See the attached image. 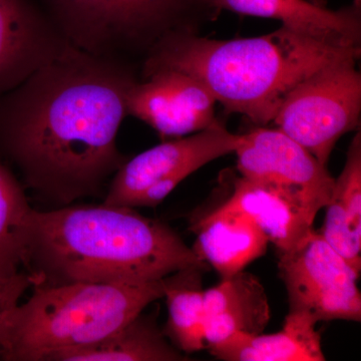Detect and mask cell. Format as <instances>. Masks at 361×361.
Wrapping results in <instances>:
<instances>
[{"mask_svg":"<svg viewBox=\"0 0 361 361\" xmlns=\"http://www.w3.org/2000/svg\"><path fill=\"white\" fill-rule=\"evenodd\" d=\"M137 80L132 65L68 45L0 94V161L59 207L99 196L128 160L116 137Z\"/></svg>","mask_w":361,"mask_h":361,"instance_id":"6da1fadb","label":"cell"},{"mask_svg":"<svg viewBox=\"0 0 361 361\" xmlns=\"http://www.w3.org/2000/svg\"><path fill=\"white\" fill-rule=\"evenodd\" d=\"M209 267L166 223L132 207L33 209L23 271L30 287L146 283L190 266Z\"/></svg>","mask_w":361,"mask_h":361,"instance_id":"7a4b0ae2","label":"cell"},{"mask_svg":"<svg viewBox=\"0 0 361 361\" xmlns=\"http://www.w3.org/2000/svg\"><path fill=\"white\" fill-rule=\"evenodd\" d=\"M360 54L361 49L322 44L284 26L262 37L229 40L182 30L168 33L149 49L141 75L142 80L157 71H182L205 85L228 113L266 127L301 80L334 61L360 59Z\"/></svg>","mask_w":361,"mask_h":361,"instance_id":"3957f363","label":"cell"},{"mask_svg":"<svg viewBox=\"0 0 361 361\" xmlns=\"http://www.w3.org/2000/svg\"><path fill=\"white\" fill-rule=\"evenodd\" d=\"M161 280L146 283L77 282L32 287L0 326V360L44 361L51 353L103 341L163 298Z\"/></svg>","mask_w":361,"mask_h":361,"instance_id":"277c9868","label":"cell"},{"mask_svg":"<svg viewBox=\"0 0 361 361\" xmlns=\"http://www.w3.org/2000/svg\"><path fill=\"white\" fill-rule=\"evenodd\" d=\"M75 49L129 63L148 54L170 32H196L202 18L219 13L213 0H39Z\"/></svg>","mask_w":361,"mask_h":361,"instance_id":"5b68a950","label":"cell"},{"mask_svg":"<svg viewBox=\"0 0 361 361\" xmlns=\"http://www.w3.org/2000/svg\"><path fill=\"white\" fill-rule=\"evenodd\" d=\"M357 61L341 59L311 73L289 92L273 120L325 166L342 135L360 127Z\"/></svg>","mask_w":361,"mask_h":361,"instance_id":"8992f818","label":"cell"},{"mask_svg":"<svg viewBox=\"0 0 361 361\" xmlns=\"http://www.w3.org/2000/svg\"><path fill=\"white\" fill-rule=\"evenodd\" d=\"M242 134L216 120L210 127L170 140L128 159L111 178L104 203L156 207L190 175L221 157L234 153Z\"/></svg>","mask_w":361,"mask_h":361,"instance_id":"52a82bcc","label":"cell"},{"mask_svg":"<svg viewBox=\"0 0 361 361\" xmlns=\"http://www.w3.org/2000/svg\"><path fill=\"white\" fill-rule=\"evenodd\" d=\"M289 311L320 322H360V273L314 228L289 250L278 252Z\"/></svg>","mask_w":361,"mask_h":361,"instance_id":"ba28073f","label":"cell"},{"mask_svg":"<svg viewBox=\"0 0 361 361\" xmlns=\"http://www.w3.org/2000/svg\"><path fill=\"white\" fill-rule=\"evenodd\" d=\"M234 153L242 177L298 195L323 208L329 204L334 179L326 166L277 128L254 126L242 134Z\"/></svg>","mask_w":361,"mask_h":361,"instance_id":"9c48e42d","label":"cell"},{"mask_svg":"<svg viewBox=\"0 0 361 361\" xmlns=\"http://www.w3.org/2000/svg\"><path fill=\"white\" fill-rule=\"evenodd\" d=\"M216 103L205 85L192 75L160 71L130 87L127 113L153 128L161 139H177L215 123Z\"/></svg>","mask_w":361,"mask_h":361,"instance_id":"30bf717a","label":"cell"},{"mask_svg":"<svg viewBox=\"0 0 361 361\" xmlns=\"http://www.w3.org/2000/svg\"><path fill=\"white\" fill-rule=\"evenodd\" d=\"M39 0H0V94L68 49Z\"/></svg>","mask_w":361,"mask_h":361,"instance_id":"8fae6325","label":"cell"},{"mask_svg":"<svg viewBox=\"0 0 361 361\" xmlns=\"http://www.w3.org/2000/svg\"><path fill=\"white\" fill-rule=\"evenodd\" d=\"M218 11L279 20L292 32L322 44L361 49V4L337 11L310 0H213Z\"/></svg>","mask_w":361,"mask_h":361,"instance_id":"7c38bea8","label":"cell"},{"mask_svg":"<svg viewBox=\"0 0 361 361\" xmlns=\"http://www.w3.org/2000/svg\"><path fill=\"white\" fill-rule=\"evenodd\" d=\"M231 180L229 196L221 205L248 215L278 252L289 250L313 228L323 207L290 192L242 177Z\"/></svg>","mask_w":361,"mask_h":361,"instance_id":"4fadbf2b","label":"cell"},{"mask_svg":"<svg viewBox=\"0 0 361 361\" xmlns=\"http://www.w3.org/2000/svg\"><path fill=\"white\" fill-rule=\"evenodd\" d=\"M190 230L196 235L192 249L221 278L245 270L264 255L269 245V240L248 215L223 205L206 215H194Z\"/></svg>","mask_w":361,"mask_h":361,"instance_id":"5bb4252c","label":"cell"},{"mask_svg":"<svg viewBox=\"0 0 361 361\" xmlns=\"http://www.w3.org/2000/svg\"><path fill=\"white\" fill-rule=\"evenodd\" d=\"M270 318L267 293L255 275L243 270L221 278L204 295L206 349L234 334H262Z\"/></svg>","mask_w":361,"mask_h":361,"instance_id":"9a60e30c","label":"cell"},{"mask_svg":"<svg viewBox=\"0 0 361 361\" xmlns=\"http://www.w3.org/2000/svg\"><path fill=\"white\" fill-rule=\"evenodd\" d=\"M208 350L225 361L326 360L316 323L300 313L288 312L275 334H234Z\"/></svg>","mask_w":361,"mask_h":361,"instance_id":"2e32d148","label":"cell"},{"mask_svg":"<svg viewBox=\"0 0 361 361\" xmlns=\"http://www.w3.org/2000/svg\"><path fill=\"white\" fill-rule=\"evenodd\" d=\"M169 341L155 314L139 315L103 341L56 351L44 361H183L188 360Z\"/></svg>","mask_w":361,"mask_h":361,"instance_id":"e0dca14e","label":"cell"},{"mask_svg":"<svg viewBox=\"0 0 361 361\" xmlns=\"http://www.w3.org/2000/svg\"><path fill=\"white\" fill-rule=\"evenodd\" d=\"M319 233L332 248L361 272V133L349 145L345 165L334 179Z\"/></svg>","mask_w":361,"mask_h":361,"instance_id":"ac0fdd59","label":"cell"},{"mask_svg":"<svg viewBox=\"0 0 361 361\" xmlns=\"http://www.w3.org/2000/svg\"><path fill=\"white\" fill-rule=\"evenodd\" d=\"M204 266L183 268L164 277V295L168 320L164 334L184 355L206 349L204 332Z\"/></svg>","mask_w":361,"mask_h":361,"instance_id":"d6986e66","label":"cell"},{"mask_svg":"<svg viewBox=\"0 0 361 361\" xmlns=\"http://www.w3.org/2000/svg\"><path fill=\"white\" fill-rule=\"evenodd\" d=\"M32 211L23 185L0 161V277L23 271Z\"/></svg>","mask_w":361,"mask_h":361,"instance_id":"ffe728a7","label":"cell"},{"mask_svg":"<svg viewBox=\"0 0 361 361\" xmlns=\"http://www.w3.org/2000/svg\"><path fill=\"white\" fill-rule=\"evenodd\" d=\"M30 287V278L25 271L18 276L0 277V326L7 313L20 304L21 296Z\"/></svg>","mask_w":361,"mask_h":361,"instance_id":"44dd1931","label":"cell"}]
</instances>
